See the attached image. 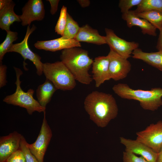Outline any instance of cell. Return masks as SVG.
<instances>
[{
  "label": "cell",
  "mask_w": 162,
  "mask_h": 162,
  "mask_svg": "<svg viewBox=\"0 0 162 162\" xmlns=\"http://www.w3.org/2000/svg\"><path fill=\"white\" fill-rule=\"evenodd\" d=\"M136 13L139 17L147 20L156 29L160 31L161 28L162 11L153 10Z\"/></svg>",
  "instance_id": "obj_21"
},
{
  "label": "cell",
  "mask_w": 162,
  "mask_h": 162,
  "mask_svg": "<svg viewBox=\"0 0 162 162\" xmlns=\"http://www.w3.org/2000/svg\"><path fill=\"white\" fill-rule=\"evenodd\" d=\"M0 62V87L1 88L5 86L7 82L6 80L7 67L3 64L2 62Z\"/></svg>",
  "instance_id": "obj_30"
},
{
  "label": "cell",
  "mask_w": 162,
  "mask_h": 162,
  "mask_svg": "<svg viewBox=\"0 0 162 162\" xmlns=\"http://www.w3.org/2000/svg\"><path fill=\"white\" fill-rule=\"evenodd\" d=\"M49 2L51 5L50 13L52 15H54L57 11L59 0H47Z\"/></svg>",
  "instance_id": "obj_31"
},
{
  "label": "cell",
  "mask_w": 162,
  "mask_h": 162,
  "mask_svg": "<svg viewBox=\"0 0 162 162\" xmlns=\"http://www.w3.org/2000/svg\"><path fill=\"white\" fill-rule=\"evenodd\" d=\"M109 73L110 79L118 81L126 78L131 69V64L127 59L110 49Z\"/></svg>",
  "instance_id": "obj_10"
},
{
  "label": "cell",
  "mask_w": 162,
  "mask_h": 162,
  "mask_svg": "<svg viewBox=\"0 0 162 162\" xmlns=\"http://www.w3.org/2000/svg\"><path fill=\"white\" fill-rule=\"evenodd\" d=\"M142 0H120L118 6L122 14L127 12L133 7L137 6Z\"/></svg>",
  "instance_id": "obj_27"
},
{
  "label": "cell",
  "mask_w": 162,
  "mask_h": 162,
  "mask_svg": "<svg viewBox=\"0 0 162 162\" xmlns=\"http://www.w3.org/2000/svg\"><path fill=\"white\" fill-rule=\"evenodd\" d=\"M67 7L63 5L59 17L55 27V32L58 34L62 36L67 20Z\"/></svg>",
  "instance_id": "obj_25"
},
{
  "label": "cell",
  "mask_w": 162,
  "mask_h": 162,
  "mask_svg": "<svg viewBox=\"0 0 162 162\" xmlns=\"http://www.w3.org/2000/svg\"><path fill=\"white\" fill-rule=\"evenodd\" d=\"M136 140L158 153L162 148V121L151 124L145 129L136 133Z\"/></svg>",
  "instance_id": "obj_7"
},
{
  "label": "cell",
  "mask_w": 162,
  "mask_h": 162,
  "mask_svg": "<svg viewBox=\"0 0 162 162\" xmlns=\"http://www.w3.org/2000/svg\"><path fill=\"white\" fill-rule=\"evenodd\" d=\"M123 162H148L142 157L125 150L123 152Z\"/></svg>",
  "instance_id": "obj_28"
},
{
  "label": "cell",
  "mask_w": 162,
  "mask_h": 162,
  "mask_svg": "<svg viewBox=\"0 0 162 162\" xmlns=\"http://www.w3.org/2000/svg\"><path fill=\"white\" fill-rule=\"evenodd\" d=\"M156 162H162V148L158 153V156Z\"/></svg>",
  "instance_id": "obj_35"
},
{
  "label": "cell",
  "mask_w": 162,
  "mask_h": 162,
  "mask_svg": "<svg viewBox=\"0 0 162 162\" xmlns=\"http://www.w3.org/2000/svg\"><path fill=\"white\" fill-rule=\"evenodd\" d=\"M122 18L126 22L127 26L131 28L133 26L139 27L144 35L156 36L157 29L147 20L138 16L134 10H130L123 14Z\"/></svg>",
  "instance_id": "obj_16"
},
{
  "label": "cell",
  "mask_w": 162,
  "mask_h": 162,
  "mask_svg": "<svg viewBox=\"0 0 162 162\" xmlns=\"http://www.w3.org/2000/svg\"><path fill=\"white\" fill-rule=\"evenodd\" d=\"M34 46L38 49L53 52L81 46L80 42L74 39H68L62 36L51 40L38 41Z\"/></svg>",
  "instance_id": "obj_13"
},
{
  "label": "cell",
  "mask_w": 162,
  "mask_h": 162,
  "mask_svg": "<svg viewBox=\"0 0 162 162\" xmlns=\"http://www.w3.org/2000/svg\"><path fill=\"white\" fill-rule=\"evenodd\" d=\"M77 2L83 8L88 7L90 4V1L89 0H77Z\"/></svg>",
  "instance_id": "obj_33"
},
{
  "label": "cell",
  "mask_w": 162,
  "mask_h": 162,
  "mask_svg": "<svg viewBox=\"0 0 162 162\" xmlns=\"http://www.w3.org/2000/svg\"><path fill=\"white\" fill-rule=\"evenodd\" d=\"M159 31L160 33L156 46L158 51L162 50V27Z\"/></svg>",
  "instance_id": "obj_32"
},
{
  "label": "cell",
  "mask_w": 162,
  "mask_h": 162,
  "mask_svg": "<svg viewBox=\"0 0 162 162\" xmlns=\"http://www.w3.org/2000/svg\"><path fill=\"white\" fill-rule=\"evenodd\" d=\"M15 5L14 1L11 0L8 4L0 10V28L2 30H10V26L14 22H21L20 15L14 12Z\"/></svg>",
  "instance_id": "obj_19"
},
{
  "label": "cell",
  "mask_w": 162,
  "mask_h": 162,
  "mask_svg": "<svg viewBox=\"0 0 162 162\" xmlns=\"http://www.w3.org/2000/svg\"><path fill=\"white\" fill-rule=\"evenodd\" d=\"M44 114L42 124L37 139L33 143H27L29 150L39 162H44V157L52 135L46 119L45 111Z\"/></svg>",
  "instance_id": "obj_8"
},
{
  "label": "cell",
  "mask_w": 162,
  "mask_h": 162,
  "mask_svg": "<svg viewBox=\"0 0 162 162\" xmlns=\"http://www.w3.org/2000/svg\"><path fill=\"white\" fill-rule=\"evenodd\" d=\"M11 0H0V10L3 8Z\"/></svg>",
  "instance_id": "obj_34"
},
{
  "label": "cell",
  "mask_w": 162,
  "mask_h": 162,
  "mask_svg": "<svg viewBox=\"0 0 162 162\" xmlns=\"http://www.w3.org/2000/svg\"><path fill=\"white\" fill-rule=\"evenodd\" d=\"M20 15L22 26H30L34 21L42 20L45 16V10L41 0H29L22 9Z\"/></svg>",
  "instance_id": "obj_11"
},
{
  "label": "cell",
  "mask_w": 162,
  "mask_h": 162,
  "mask_svg": "<svg viewBox=\"0 0 162 162\" xmlns=\"http://www.w3.org/2000/svg\"><path fill=\"white\" fill-rule=\"evenodd\" d=\"M120 142L125 147V150L143 157L148 162H156L158 153L143 143L137 140H132L123 137L120 138Z\"/></svg>",
  "instance_id": "obj_12"
},
{
  "label": "cell",
  "mask_w": 162,
  "mask_h": 162,
  "mask_svg": "<svg viewBox=\"0 0 162 162\" xmlns=\"http://www.w3.org/2000/svg\"><path fill=\"white\" fill-rule=\"evenodd\" d=\"M80 27L77 22L68 13L67 22L62 37L68 39H74Z\"/></svg>",
  "instance_id": "obj_23"
},
{
  "label": "cell",
  "mask_w": 162,
  "mask_h": 162,
  "mask_svg": "<svg viewBox=\"0 0 162 162\" xmlns=\"http://www.w3.org/2000/svg\"><path fill=\"white\" fill-rule=\"evenodd\" d=\"M109 58L106 56L96 57L92 64V79L96 87H99L104 82L110 79L109 73Z\"/></svg>",
  "instance_id": "obj_15"
},
{
  "label": "cell",
  "mask_w": 162,
  "mask_h": 162,
  "mask_svg": "<svg viewBox=\"0 0 162 162\" xmlns=\"http://www.w3.org/2000/svg\"><path fill=\"white\" fill-rule=\"evenodd\" d=\"M106 44L110 49H112L117 54L128 59L131 56L133 51L139 48V44L135 41L129 42L117 36L114 31L106 28Z\"/></svg>",
  "instance_id": "obj_9"
},
{
  "label": "cell",
  "mask_w": 162,
  "mask_h": 162,
  "mask_svg": "<svg viewBox=\"0 0 162 162\" xmlns=\"http://www.w3.org/2000/svg\"><path fill=\"white\" fill-rule=\"evenodd\" d=\"M43 73L57 89L71 90L76 86V80L71 73L61 61L43 64Z\"/></svg>",
  "instance_id": "obj_5"
},
{
  "label": "cell",
  "mask_w": 162,
  "mask_h": 162,
  "mask_svg": "<svg viewBox=\"0 0 162 162\" xmlns=\"http://www.w3.org/2000/svg\"><path fill=\"white\" fill-rule=\"evenodd\" d=\"M114 93L121 98L140 102L144 110L154 111L162 105V88H152L149 90L134 89L127 84L119 83L114 86Z\"/></svg>",
  "instance_id": "obj_3"
},
{
  "label": "cell",
  "mask_w": 162,
  "mask_h": 162,
  "mask_svg": "<svg viewBox=\"0 0 162 162\" xmlns=\"http://www.w3.org/2000/svg\"><path fill=\"white\" fill-rule=\"evenodd\" d=\"M27 143L26 139L22 136L20 143V148L24 154L26 162H39L29 150L27 146Z\"/></svg>",
  "instance_id": "obj_26"
},
{
  "label": "cell",
  "mask_w": 162,
  "mask_h": 162,
  "mask_svg": "<svg viewBox=\"0 0 162 162\" xmlns=\"http://www.w3.org/2000/svg\"><path fill=\"white\" fill-rule=\"evenodd\" d=\"M74 39L79 42H83L98 45L106 44V37L100 35L97 30L88 24L80 27Z\"/></svg>",
  "instance_id": "obj_17"
},
{
  "label": "cell",
  "mask_w": 162,
  "mask_h": 162,
  "mask_svg": "<svg viewBox=\"0 0 162 162\" xmlns=\"http://www.w3.org/2000/svg\"><path fill=\"white\" fill-rule=\"evenodd\" d=\"M84 104L90 119L100 127H106L118 114L116 100L109 94L93 91L85 98Z\"/></svg>",
  "instance_id": "obj_1"
},
{
  "label": "cell",
  "mask_w": 162,
  "mask_h": 162,
  "mask_svg": "<svg viewBox=\"0 0 162 162\" xmlns=\"http://www.w3.org/2000/svg\"><path fill=\"white\" fill-rule=\"evenodd\" d=\"M132 54V57L134 58L142 60L162 71V50L147 52L138 48L133 51Z\"/></svg>",
  "instance_id": "obj_18"
},
{
  "label": "cell",
  "mask_w": 162,
  "mask_h": 162,
  "mask_svg": "<svg viewBox=\"0 0 162 162\" xmlns=\"http://www.w3.org/2000/svg\"><path fill=\"white\" fill-rule=\"evenodd\" d=\"M153 10L162 11V0H142L134 10L140 13Z\"/></svg>",
  "instance_id": "obj_24"
},
{
  "label": "cell",
  "mask_w": 162,
  "mask_h": 162,
  "mask_svg": "<svg viewBox=\"0 0 162 162\" xmlns=\"http://www.w3.org/2000/svg\"><path fill=\"white\" fill-rule=\"evenodd\" d=\"M57 90L52 83L46 79L45 82L39 85L36 90V96L38 101L42 106L46 107L50 102L55 91Z\"/></svg>",
  "instance_id": "obj_20"
},
{
  "label": "cell",
  "mask_w": 162,
  "mask_h": 162,
  "mask_svg": "<svg viewBox=\"0 0 162 162\" xmlns=\"http://www.w3.org/2000/svg\"><path fill=\"white\" fill-rule=\"evenodd\" d=\"M16 76L15 82L16 88L15 92L12 94L8 95L3 99V101L10 104L19 106L25 108L30 115L35 111L43 112L45 111L46 107L41 106L38 100L33 97L34 90L29 89L26 92L21 87V81L20 80V76L23 74L21 70L19 68L14 67Z\"/></svg>",
  "instance_id": "obj_4"
},
{
  "label": "cell",
  "mask_w": 162,
  "mask_h": 162,
  "mask_svg": "<svg viewBox=\"0 0 162 162\" xmlns=\"http://www.w3.org/2000/svg\"><path fill=\"white\" fill-rule=\"evenodd\" d=\"M61 61L80 82L88 85L93 80L89 73L94 60L89 56L88 51L78 47L62 50Z\"/></svg>",
  "instance_id": "obj_2"
},
{
  "label": "cell",
  "mask_w": 162,
  "mask_h": 162,
  "mask_svg": "<svg viewBox=\"0 0 162 162\" xmlns=\"http://www.w3.org/2000/svg\"><path fill=\"white\" fill-rule=\"evenodd\" d=\"M4 41L0 44V62H2L5 54L13 44V42L18 38L17 32L8 30Z\"/></svg>",
  "instance_id": "obj_22"
},
{
  "label": "cell",
  "mask_w": 162,
  "mask_h": 162,
  "mask_svg": "<svg viewBox=\"0 0 162 162\" xmlns=\"http://www.w3.org/2000/svg\"><path fill=\"white\" fill-rule=\"evenodd\" d=\"M22 135L17 131L0 138V162H5L13 153L20 148Z\"/></svg>",
  "instance_id": "obj_14"
},
{
  "label": "cell",
  "mask_w": 162,
  "mask_h": 162,
  "mask_svg": "<svg viewBox=\"0 0 162 162\" xmlns=\"http://www.w3.org/2000/svg\"><path fill=\"white\" fill-rule=\"evenodd\" d=\"M36 27L33 25L31 28L27 26L26 33L23 40L20 42L14 44L8 52H14L19 53L24 58L32 62L36 67L37 74L40 76L43 74V63L41 61V57L37 54L32 51L28 45V40L29 36L36 29Z\"/></svg>",
  "instance_id": "obj_6"
},
{
  "label": "cell",
  "mask_w": 162,
  "mask_h": 162,
  "mask_svg": "<svg viewBox=\"0 0 162 162\" xmlns=\"http://www.w3.org/2000/svg\"><path fill=\"white\" fill-rule=\"evenodd\" d=\"M5 162H26L24 154L20 148L11 154Z\"/></svg>",
  "instance_id": "obj_29"
}]
</instances>
